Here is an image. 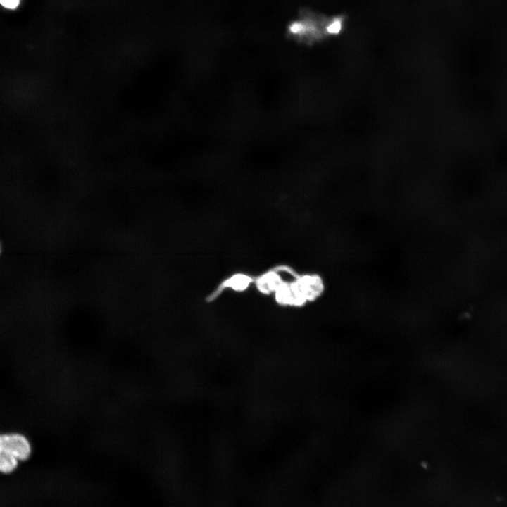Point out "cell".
Segmentation results:
<instances>
[{
	"mask_svg": "<svg viewBox=\"0 0 507 507\" xmlns=\"http://www.w3.org/2000/svg\"><path fill=\"white\" fill-rule=\"evenodd\" d=\"M299 292L306 303H313L320 299L325 292L324 278L318 273H296L293 277Z\"/></svg>",
	"mask_w": 507,
	"mask_h": 507,
	"instance_id": "1",
	"label": "cell"
},
{
	"mask_svg": "<svg viewBox=\"0 0 507 507\" xmlns=\"http://www.w3.org/2000/svg\"><path fill=\"white\" fill-rule=\"evenodd\" d=\"M0 440L5 447L20 462L27 461L32 452L30 441L25 434L20 432L0 434Z\"/></svg>",
	"mask_w": 507,
	"mask_h": 507,
	"instance_id": "2",
	"label": "cell"
},
{
	"mask_svg": "<svg viewBox=\"0 0 507 507\" xmlns=\"http://www.w3.org/2000/svg\"><path fill=\"white\" fill-rule=\"evenodd\" d=\"M254 282V277L244 273H236L224 279L216 288L208 296V302L215 300L225 290L235 292L246 291Z\"/></svg>",
	"mask_w": 507,
	"mask_h": 507,
	"instance_id": "3",
	"label": "cell"
},
{
	"mask_svg": "<svg viewBox=\"0 0 507 507\" xmlns=\"http://www.w3.org/2000/svg\"><path fill=\"white\" fill-rule=\"evenodd\" d=\"M281 273L282 265H279L254 277V284L257 291L263 295H273L284 280Z\"/></svg>",
	"mask_w": 507,
	"mask_h": 507,
	"instance_id": "4",
	"label": "cell"
},
{
	"mask_svg": "<svg viewBox=\"0 0 507 507\" xmlns=\"http://www.w3.org/2000/svg\"><path fill=\"white\" fill-rule=\"evenodd\" d=\"M342 27V21L340 19H336L331 23L327 27V30L329 33L336 34L339 32Z\"/></svg>",
	"mask_w": 507,
	"mask_h": 507,
	"instance_id": "5",
	"label": "cell"
},
{
	"mask_svg": "<svg viewBox=\"0 0 507 507\" xmlns=\"http://www.w3.org/2000/svg\"><path fill=\"white\" fill-rule=\"evenodd\" d=\"M20 0H0L2 6L8 8H15L19 4Z\"/></svg>",
	"mask_w": 507,
	"mask_h": 507,
	"instance_id": "6",
	"label": "cell"
}]
</instances>
